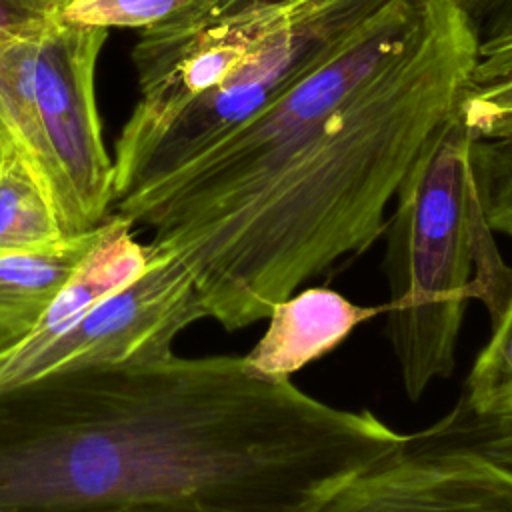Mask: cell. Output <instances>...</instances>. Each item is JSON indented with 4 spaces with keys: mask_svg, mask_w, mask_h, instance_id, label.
<instances>
[{
    "mask_svg": "<svg viewBox=\"0 0 512 512\" xmlns=\"http://www.w3.org/2000/svg\"><path fill=\"white\" fill-rule=\"evenodd\" d=\"M404 442L242 356L48 374L0 392V512H320Z\"/></svg>",
    "mask_w": 512,
    "mask_h": 512,
    "instance_id": "6da1fadb",
    "label": "cell"
},
{
    "mask_svg": "<svg viewBox=\"0 0 512 512\" xmlns=\"http://www.w3.org/2000/svg\"><path fill=\"white\" fill-rule=\"evenodd\" d=\"M478 38L456 0H430L414 42L258 192L164 250L188 270L206 318L226 332L266 320L386 232L402 180L458 110Z\"/></svg>",
    "mask_w": 512,
    "mask_h": 512,
    "instance_id": "7a4b0ae2",
    "label": "cell"
},
{
    "mask_svg": "<svg viewBox=\"0 0 512 512\" xmlns=\"http://www.w3.org/2000/svg\"><path fill=\"white\" fill-rule=\"evenodd\" d=\"M388 0H196L144 28L140 100L114 152V202L192 160L286 90Z\"/></svg>",
    "mask_w": 512,
    "mask_h": 512,
    "instance_id": "3957f363",
    "label": "cell"
},
{
    "mask_svg": "<svg viewBox=\"0 0 512 512\" xmlns=\"http://www.w3.org/2000/svg\"><path fill=\"white\" fill-rule=\"evenodd\" d=\"M472 140L456 110L402 180L384 232V334L410 400L452 376L468 302L480 300L492 322L512 292L478 198Z\"/></svg>",
    "mask_w": 512,
    "mask_h": 512,
    "instance_id": "277c9868",
    "label": "cell"
},
{
    "mask_svg": "<svg viewBox=\"0 0 512 512\" xmlns=\"http://www.w3.org/2000/svg\"><path fill=\"white\" fill-rule=\"evenodd\" d=\"M430 0H388L310 72L204 152L114 202L168 250L258 192L418 36Z\"/></svg>",
    "mask_w": 512,
    "mask_h": 512,
    "instance_id": "5b68a950",
    "label": "cell"
},
{
    "mask_svg": "<svg viewBox=\"0 0 512 512\" xmlns=\"http://www.w3.org/2000/svg\"><path fill=\"white\" fill-rule=\"evenodd\" d=\"M108 28L50 16L36 40L34 96L48 190L64 236L94 230L114 210V162L102 140L94 74Z\"/></svg>",
    "mask_w": 512,
    "mask_h": 512,
    "instance_id": "8992f818",
    "label": "cell"
},
{
    "mask_svg": "<svg viewBox=\"0 0 512 512\" xmlns=\"http://www.w3.org/2000/svg\"><path fill=\"white\" fill-rule=\"evenodd\" d=\"M144 270L104 296L68 328L0 358V392L40 376L162 362L174 342L206 318L180 260L154 244Z\"/></svg>",
    "mask_w": 512,
    "mask_h": 512,
    "instance_id": "52a82bcc",
    "label": "cell"
},
{
    "mask_svg": "<svg viewBox=\"0 0 512 512\" xmlns=\"http://www.w3.org/2000/svg\"><path fill=\"white\" fill-rule=\"evenodd\" d=\"M320 512H512V468L470 446L414 434L350 478Z\"/></svg>",
    "mask_w": 512,
    "mask_h": 512,
    "instance_id": "ba28073f",
    "label": "cell"
},
{
    "mask_svg": "<svg viewBox=\"0 0 512 512\" xmlns=\"http://www.w3.org/2000/svg\"><path fill=\"white\" fill-rule=\"evenodd\" d=\"M382 306H360L330 286L296 290L276 302L268 326L248 354L246 368L266 380H290L304 366L324 358Z\"/></svg>",
    "mask_w": 512,
    "mask_h": 512,
    "instance_id": "9c48e42d",
    "label": "cell"
},
{
    "mask_svg": "<svg viewBox=\"0 0 512 512\" xmlns=\"http://www.w3.org/2000/svg\"><path fill=\"white\" fill-rule=\"evenodd\" d=\"M98 226L48 246L0 254V358L36 332L50 304L90 250Z\"/></svg>",
    "mask_w": 512,
    "mask_h": 512,
    "instance_id": "30bf717a",
    "label": "cell"
},
{
    "mask_svg": "<svg viewBox=\"0 0 512 512\" xmlns=\"http://www.w3.org/2000/svg\"><path fill=\"white\" fill-rule=\"evenodd\" d=\"M66 238L52 196L8 138L0 154V254L32 250Z\"/></svg>",
    "mask_w": 512,
    "mask_h": 512,
    "instance_id": "8fae6325",
    "label": "cell"
},
{
    "mask_svg": "<svg viewBox=\"0 0 512 512\" xmlns=\"http://www.w3.org/2000/svg\"><path fill=\"white\" fill-rule=\"evenodd\" d=\"M458 114L472 138H512V8L478 38Z\"/></svg>",
    "mask_w": 512,
    "mask_h": 512,
    "instance_id": "7c38bea8",
    "label": "cell"
},
{
    "mask_svg": "<svg viewBox=\"0 0 512 512\" xmlns=\"http://www.w3.org/2000/svg\"><path fill=\"white\" fill-rule=\"evenodd\" d=\"M492 334L476 356L460 400L450 410L462 416H484L512 394V292L490 322Z\"/></svg>",
    "mask_w": 512,
    "mask_h": 512,
    "instance_id": "4fadbf2b",
    "label": "cell"
},
{
    "mask_svg": "<svg viewBox=\"0 0 512 512\" xmlns=\"http://www.w3.org/2000/svg\"><path fill=\"white\" fill-rule=\"evenodd\" d=\"M470 166L490 228L512 238V138H474Z\"/></svg>",
    "mask_w": 512,
    "mask_h": 512,
    "instance_id": "5bb4252c",
    "label": "cell"
},
{
    "mask_svg": "<svg viewBox=\"0 0 512 512\" xmlns=\"http://www.w3.org/2000/svg\"><path fill=\"white\" fill-rule=\"evenodd\" d=\"M416 436L424 440L470 446L484 456L512 468V394L484 416L458 418L446 414Z\"/></svg>",
    "mask_w": 512,
    "mask_h": 512,
    "instance_id": "9a60e30c",
    "label": "cell"
},
{
    "mask_svg": "<svg viewBox=\"0 0 512 512\" xmlns=\"http://www.w3.org/2000/svg\"><path fill=\"white\" fill-rule=\"evenodd\" d=\"M196 0H68L62 16L86 26L148 28L172 18Z\"/></svg>",
    "mask_w": 512,
    "mask_h": 512,
    "instance_id": "2e32d148",
    "label": "cell"
},
{
    "mask_svg": "<svg viewBox=\"0 0 512 512\" xmlns=\"http://www.w3.org/2000/svg\"><path fill=\"white\" fill-rule=\"evenodd\" d=\"M462 10L470 16V20L476 24L482 16H488V12H506L512 8V0H456Z\"/></svg>",
    "mask_w": 512,
    "mask_h": 512,
    "instance_id": "e0dca14e",
    "label": "cell"
},
{
    "mask_svg": "<svg viewBox=\"0 0 512 512\" xmlns=\"http://www.w3.org/2000/svg\"><path fill=\"white\" fill-rule=\"evenodd\" d=\"M130 512H208L200 506L194 504H162V506H146V508H136Z\"/></svg>",
    "mask_w": 512,
    "mask_h": 512,
    "instance_id": "ac0fdd59",
    "label": "cell"
},
{
    "mask_svg": "<svg viewBox=\"0 0 512 512\" xmlns=\"http://www.w3.org/2000/svg\"><path fill=\"white\" fill-rule=\"evenodd\" d=\"M10 136H8V132H6V128H4V124L0 122V154H2V148H4V142L8 140Z\"/></svg>",
    "mask_w": 512,
    "mask_h": 512,
    "instance_id": "d6986e66",
    "label": "cell"
}]
</instances>
